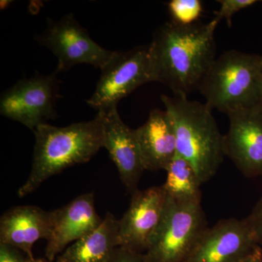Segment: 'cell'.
I'll return each mask as SVG.
<instances>
[{
    "mask_svg": "<svg viewBox=\"0 0 262 262\" xmlns=\"http://www.w3.org/2000/svg\"><path fill=\"white\" fill-rule=\"evenodd\" d=\"M224 151L248 178L262 176V105L227 114Z\"/></svg>",
    "mask_w": 262,
    "mask_h": 262,
    "instance_id": "obj_10",
    "label": "cell"
},
{
    "mask_svg": "<svg viewBox=\"0 0 262 262\" xmlns=\"http://www.w3.org/2000/svg\"><path fill=\"white\" fill-rule=\"evenodd\" d=\"M27 262H51L48 261L47 258H29L27 260Z\"/></svg>",
    "mask_w": 262,
    "mask_h": 262,
    "instance_id": "obj_24",
    "label": "cell"
},
{
    "mask_svg": "<svg viewBox=\"0 0 262 262\" xmlns=\"http://www.w3.org/2000/svg\"><path fill=\"white\" fill-rule=\"evenodd\" d=\"M260 58L235 50L215 58L198 89L207 106L227 115L262 105Z\"/></svg>",
    "mask_w": 262,
    "mask_h": 262,
    "instance_id": "obj_4",
    "label": "cell"
},
{
    "mask_svg": "<svg viewBox=\"0 0 262 262\" xmlns=\"http://www.w3.org/2000/svg\"><path fill=\"white\" fill-rule=\"evenodd\" d=\"M239 262H262V250L257 246L248 256Z\"/></svg>",
    "mask_w": 262,
    "mask_h": 262,
    "instance_id": "obj_23",
    "label": "cell"
},
{
    "mask_svg": "<svg viewBox=\"0 0 262 262\" xmlns=\"http://www.w3.org/2000/svg\"><path fill=\"white\" fill-rule=\"evenodd\" d=\"M260 70H261V76L262 80V56H261V58H260Z\"/></svg>",
    "mask_w": 262,
    "mask_h": 262,
    "instance_id": "obj_26",
    "label": "cell"
},
{
    "mask_svg": "<svg viewBox=\"0 0 262 262\" xmlns=\"http://www.w3.org/2000/svg\"><path fill=\"white\" fill-rule=\"evenodd\" d=\"M106 262H147L144 253L118 246Z\"/></svg>",
    "mask_w": 262,
    "mask_h": 262,
    "instance_id": "obj_21",
    "label": "cell"
},
{
    "mask_svg": "<svg viewBox=\"0 0 262 262\" xmlns=\"http://www.w3.org/2000/svg\"><path fill=\"white\" fill-rule=\"evenodd\" d=\"M51 227V211L28 205L14 207L0 219V244L13 246L34 258V245L40 239L48 241Z\"/></svg>",
    "mask_w": 262,
    "mask_h": 262,
    "instance_id": "obj_14",
    "label": "cell"
},
{
    "mask_svg": "<svg viewBox=\"0 0 262 262\" xmlns=\"http://www.w3.org/2000/svg\"><path fill=\"white\" fill-rule=\"evenodd\" d=\"M220 8L215 12V18L219 21L226 19L228 27H232V19L233 15L239 10L248 8L256 4V0H220Z\"/></svg>",
    "mask_w": 262,
    "mask_h": 262,
    "instance_id": "obj_19",
    "label": "cell"
},
{
    "mask_svg": "<svg viewBox=\"0 0 262 262\" xmlns=\"http://www.w3.org/2000/svg\"><path fill=\"white\" fill-rule=\"evenodd\" d=\"M168 7L172 20L181 25L195 24L203 10L200 0H171Z\"/></svg>",
    "mask_w": 262,
    "mask_h": 262,
    "instance_id": "obj_18",
    "label": "cell"
},
{
    "mask_svg": "<svg viewBox=\"0 0 262 262\" xmlns=\"http://www.w3.org/2000/svg\"><path fill=\"white\" fill-rule=\"evenodd\" d=\"M47 24L45 32L35 39L56 57L58 73L82 63L102 70L116 53L95 42L73 14L57 20L48 18Z\"/></svg>",
    "mask_w": 262,
    "mask_h": 262,
    "instance_id": "obj_7",
    "label": "cell"
},
{
    "mask_svg": "<svg viewBox=\"0 0 262 262\" xmlns=\"http://www.w3.org/2000/svg\"><path fill=\"white\" fill-rule=\"evenodd\" d=\"M102 124L103 148L118 170L120 180L127 192L138 190V184L145 170L136 130L127 126L119 115L117 106L98 111Z\"/></svg>",
    "mask_w": 262,
    "mask_h": 262,
    "instance_id": "obj_11",
    "label": "cell"
},
{
    "mask_svg": "<svg viewBox=\"0 0 262 262\" xmlns=\"http://www.w3.org/2000/svg\"><path fill=\"white\" fill-rule=\"evenodd\" d=\"M257 246L246 219H227L203 231L184 262H239Z\"/></svg>",
    "mask_w": 262,
    "mask_h": 262,
    "instance_id": "obj_9",
    "label": "cell"
},
{
    "mask_svg": "<svg viewBox=\"0 0 262 262\" xmlns=\"http://www.w3.org/2000/svg\"><path fill=\"white\" fill-rule=\"evenodd\" d=\"M151 82L149 45L139 46L126 52L116 51L107 65L101 70L88 104L99 111L117 106L133 91Z\"/></svg>",
    "mask_w": 262,
    "mask_h": 262,
    "instance_id": "obj_8",
    "label": "cell"
},
{
    "mask_svg": "<svg viewBox=\"0 0 262 262\" xmlns=\"http://www.w3.org/2000/svg\"><path fill=\"white\" fill-rule=\"evenodd\" d=\"M136 132L145 170H166L177 155L175 132L167 112L151 110Z\"/></svg>",
    "mask_w": 262,
    "mask_h": 262,
    "instance_id": "obj_15",
    "label": "cell"
},
{
    "mask_svg": "<svg viewBox=\"0 0 262 262\" xmlns=\"http://www.w3.org/2000/svg\"><path fill=\"white\" fill-rule=\"evenodd\" d=\"M10 3H12V1H1V10H5L7 7L9 6Z\"/></svg>",
    "mask_w": 262,
    "mask_h": 262,
    "instance_id": "obj_25",
    "label": "cell"
},
{
    "mask_svg": "<svg viewBox=\"0 0 262 262\" xmlns=\"http://www.w3.org/2000/svg\"><path fill=\"white\" fill-rule=\"evenodd\" d=\"M246 220L258 246H262V196Z\"/></svg>",
    "mask_w": 262,
    "mask_h": 262,
    "instance_id": "obj_20",
    "label": "cell"
},
{
    "mask_svg": "<svg viewBox=\"0 0 262 262\" xmlns=\"http://www.w3.org/2000/svg\"><path fill=\"white\" fill-rule=\"evenodd\" d=\"M130 206L119 220L118 246L145 253L159 226L166 206L163 187H151L133 193Z\"/></svg>",
    "mask_w": 262,
    "mask_h": 262,
    "instance_id": "obj_12",
    "label": "cell"
},
{
    "mask_svg": "<svg viewBox=\"0 0 262 262\" xmlns=\"http://www.w3.org/2000/svg\"><path fill=\"white\" fill-rule=\"evenodd\" d=\"M163 187L169 198L182 203H201V182L187 160L177 154L169 164Z\"/></svg>",
    "mask_w": 262,
    "mask_h": 262,
    "instance_id": "obj_17",
    "label": "cell"
},
{
    "mask_svg": "<svg viewBox=\"0 0 262 262\" xmlns=\"http://www.w3.org/2000/svg\"><path fill=\"white\" fill-rule=\"evenodd\" d=\"M56 70L51 75L36 74L23 79L4 91L0 99V114L20 122L34 132L38 126L55 120L56 103L59 94L60 81Z\"/></svg>",
    "mask_w": 262,
    "mask_h": 262,
    "instance_id": "obj_6",
    "label": "cell"
},
{
    "mask_svg": "<svg viewBox=\"0 0 262 262\" xmlns=\"http://www.w3.org/2000/svg\"><path fill=\"white\" fill-rule=\"evenodd\" d=\"M51 214V232L45 251L51 262L70 245L94 232L103 221L96 211L93 192L77 196Z\"/></svg>",
    "mask_w": 262,
    "mask_h": 262,
    "instance_id": "obj_13",
    "label": "cell"
},
{
    "mask_svg": "<svg viewBox=\"0 0 262 262\" xmlns=\"http://www.w3.org/2000/svg\"><path fill=\"white\" fill-rule=\"evenodd\" d=\"M207 227L201 203H178L168 196L163 218L144 253L146 261L184 262Z\"/></svg>",
    "mask_w": 262,
    "mask_h": 262,
    "instance_id": "obj_5",
    "label": "cell"
},
{
    "mask_svg": "<svg viewBox=\"0 0 262 262\" xmlns=\"http://www.w3.org/2000/svg\"><path fill=\"white\" fill-rule=\"evenodd\" d=\"M35 136L32 170L19 188V198L28 195L48 179L77 164L85 163L103 148L102 124L99 117L65 127L42 124Z\"/></svg>",
    "mask_w": 262,
    "mask_h": 262,
    "instance_id": "obj_2",
    "label": "cell"
},
{
    "mask_svg": "<svg viewBox=\"0 0 262 262\" xmlns=\"http://www.w3.org/2000/svg\"><path fill=\"white\" fill-rule=\"evenodd\" d=\"M160 98L173 124L177 154L192 165L204 184L214 177L225 156L224 135L212 110L186 96L162 95Z\"/></svg>",
    "mask_w": 262,
    "mask_h": 262,
    "instance_id": "obj_3",
    "label": "cell"
},
{
    "mask_svg": "<svg viewBox=\"0 0 262 262\" xmlns=\"http://www.w3.org/2000/svg\"><path fill=\"white\" fill-rule=\"evenodd\" d=\"M220 21L181 25L170 20L157 29L149 44L151 82L167 86L175 96L198 90L215 61V32Z\"/></svg>",
    "mask_w": 262,
    "mask_h": 262,
    "instance_id": "obj_1",
    "label": "cell"
},
{
    "mask_svg": "<svg viewBox=\"0 0 262 262\" xmlns=\"http://www.w3.org/2000/svg\"><path fill=\"white\" fill-rule=\"evenodd\" d=\"M119 220L107 212L94 232L70 245L56 262H106L118 247Z\"/></svg>",
    "mask_w": 262,
    "mask_h": 262,
    "instance_id": "obj_16",
    "label": "cell"
},
{
    "mask_svg": "<svg viewBox=\"0 0 262 262\" xmlns=\"http://www.w3.org/2000/svg\"><path fill=\"white\" fill-rule=\"evenodd\" d=\"M28 257L24 256L20 250L4 244H0V262H27Z\"/></svg>",
    "mask_w": 262,
    "mask_h": 262,
    "instance_id": "obj_22",
    "label": "cell"
}]
</instances>
